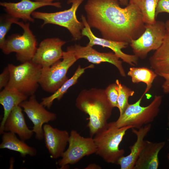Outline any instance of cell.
<instances>
[{
	"label": "cell",
	"instance_id": "1",
	"mask_svg": "<svg viewBox=\"0 0 169 169\" xmlns=\"http://www.w3.org/2000/svg\"><path fill=\"white\" fill-rule=\"evenodd\" d=\"M118 0H87L84 9L91 28L98 30L103 38L129 44L145 30L142 14L135 5L124 8Z\"/></svg>",
	"mask_w": 169,
	"mask_h": 169
},
{
	"label": "cell",
	"instance_id": "2",
	"mask_svg": "<svg viewBox=\"0 0 169 169\" xmlns=\"http://www.w3.org/2000/svg\"><path fill=\"white\" fill-rule=\"evenodd\" d=\"M75 105L89 115L87 126L92 137L107 125L113 108L105 89L97 88L82 90L76 98Z\"/></svg>",
	"mask_w": 169,
	"mask_h": 169
},
{
	"label": "cell",
	"instance_id": "3",
	"mask_svg": "<svg viewBox=\"0 0 169 169\" xmlns=\"http://www.w3.org/2000/svg\"><path fill=\"white\" fill-rule=\"evenodd\" d=\"M132 128L130 125L119 128L114 121L108 123L93 138L96 148L95 154L107 163L117 164L125 153L124 149L119 148L120 144L126 131Z\"/></svg>",
	"mask_w": 169,
	"mask_h": 169
},
{
	"label": "cell",
	"instance_id": "4",
	"mask_svg": "<svg viewBox=\"0 0 169 169\" xmlns=\"http://www.w3.org/2000/svg\"><path fill=\"white\" fill-rule=\"evenodd\" d=\"M8 66L10 77L6 86L14 88L28 97L34 95L39 85L42 67L32 60L18 65L8 64Z\"/></svg>",
	"mask_w": 169,
	"mask_h": 169
},
{
	"label": "cell",
	"instance_id": "5",
	"mask_svg": "<svg viewBox=\"0 0 169 169\" xmlns=\"http://www.w3.org/2000/svg\"><path fill=\"white\" fill-rule=\"evenodd\" d=\"M144 95L143 94L135 103L128 105L123 113L114 121L117 127L130 125L139 129L153 121L159 112L162 96L155 95L151 103L144 107L141 105V103Z\"/></svg>",
	"mask_w": 169,
	"mask_h": 169
},
{
	"label": "cell",
	"instance_id": "6",
	"mask_svg": "<svg viewBox=\"0 0 169 169\" xmlns=\"http://www.w3.org/2000/svg\"><path fill=\"white\" fill-rule=\"evenodd\" d=\"M84 0H68L67 3H71V7L64 11L53 13L34 11L32 14L34 19L42 20L43 27L48 24L58 25L67 29L74 40L80 39L83 36L81 31L84 27L82 22L77 19L76 12Z\"/></svg>",
	"mask_w": 169,
	"mask_h": 169
},
{
	"label": "cell",
	"instance_id": "7",
	"mask_svg": "<svg viewBox=\"0 0 169 169\" xmlns=\"http://www.w3.org/2000/svg\"><path fill=\"white\" fill-rule=\"evenodd\" d=\"M15 24L22 28L23 34L12 35L6 39L0 49L5 54L15 52L17 59L22 63L32 60L37 48L35 37L30 29L29 23L18 21Z\"/></svg>",
	"mask_w": 169,
	"mask_h": 169
},
{
	"label": "cell",
	"instance_id": "8",
	"mask_svg": "<svg viewBox=\"0 0 169 169\" xmlns=\"http://www.w3.org/2000/svg\"><path fill=\"white\" fill-rule=\"evenodd\" d=\"M62 60L49 67L42 68L39 84L46 92L54 93L68 79L69 69L77 60L69 46L63 51Z\"/></svg>",
	"mask_w": 169,
	"mask_h": 169
},
{
	"label": "cell",
	"instance_id": "9",
	"mask_svg": "<svg viewBox=\"0 0 169 169\" xmlns=\"http://www.w3.org/2000/svg\"><path fill=\"white\" fill-rule=\"evenodd\" d=\"M145 30L137 38L129 43L134 54L139 58L145 59L151 50H156L163 42L166 29L165 23L156 21L153 24H145Z\"/></svg>",
	"mask_w": 169,
	"mask_h": 169
},
{
	"label": "cell",
	"instance_id": "10",
	"mask_svg": "<svg viewBox=\"0 0 169 169\" xmlns=\"http://www.w3.org/2000/svg\"><path fill=\"white\" fill-rule=\"evenodd\" d=\"M69 146L58 161L61 168L68 164L76 163L84 157L95 153L96 148L93 138L84 137L74 130H71L68 142Z\"/></svg>",
	"mask_w": 169,
	"mask_h": 169
},
{
	"label": "cell",
	"instance_id": "11",
	"mask_svg": "<svg viewBox=\"0 0 169 169\" xmlns=\"http://www.w3.org/2000/svg\"><path fill=\"white\" fill-rule=\"evenodd\" d=\"M19 106L23 109L33 123V126L32 130L35 134V138L38 140L44 139L43 125L55 120L56 114L47 110L43 105L38 101L34 95L30 96L28 100L23 101Z\"/></svg>",
	"mask_w": 169,
	"mask_h": 169
},
{
	"label": "cell",
	"instance_id": "12",
	"mask_svg": "<svg viewBox=\"0 0 169 169\" xmlns=\"http://www.w3.org/2000/svg\"><path fill=\"white\" fill-rule=\"evenodd\" d=\"M81 18L84 25L81 31L82 34L83 36H85L88 38L89 42L88 44L92 47L95 45H99L103 47L109 48L120 59L130 65L134 66L138 64L139 58L136 56L125 53L121 50L127 47L129 44L128 43L115 41L97 37L91 31V28L87 21L86 17L82 14Z\"/></svg>",
	"mask_w": 169,
	"mask_h": 169
},
{
	"label": "cell",
	"instance_id": "13",
	"mask_svg": "<svg viewBox=\"0 0 169 169\" xmlns=\"http://www.w3.org/2000/svg\"><path fill=\"white\" fill-rule=\"evenodd\" d=\"M66 42L59 38L45 39L40 43L32 61L42 68L49 67L62 59V46Z\"/></svg>",
	"mask_w": 169,
	"mask_h": 169
},
{
	"label": "cell",
	"instance_id": "14",
	"mask_svg": "<svg viewBox=\"0 0 169 169\" xmlns=\"http://www.w3.org/2000/svg\"><path fill=\"white\" fill-rule=\"evenodd\" d=\"M69 47L73 51L77 60L84 59L94 64H97L102 62L110 63L117 68L122 77H126L122 62L114 52H100L88 44L84 46L75 44Z\"/></svg>",
	"mask_w": 169,
	"mask_h": 169
},
{
	"label": "cell",
	"instance_id": "15",
	"mask_svg": "<svg viewBox=\"0 0 169 169\" xmlns=\"http://www.w3.org/2000/svg\"><path fill=\"white\" fill-rule=\"evenodd\" d=\"M0 5L9 15L18 19H22L25 22H32L34 21L32 14L37 9L49 6L61 7V3L59 2L45 3L30 0H21L17 3L0 2Z\"/></svg>",
	"mask_w": 169,
	"mask_h": 169
},
{
	"label": "cell",
	"instance_id": "16",
	"mask_svg": "<svg viewBox=\"0 0 169 169\" xmlns=\"http://www.w3.org/2000/svg\"><path fill=\"white\" fill-rule=\"evenodd\" d=\"M43 130L45 146L51 157H61L68 144L70 134L66 130H59L49 124H45Z\"/></svg>",
	"mask_w": 169,
	"mask_h": 169
},
{
	"label": "cell",
	"instance_id": "17",
	"mask_svg": "<svg viewBox=\"0 0 169 169\" xmlns=\"http://www.w3.org/2000/svg\"><path fill=\"white\" fill-rule=\"evenodd\" d=\"M151 125L149 124L140 128H132V131L136 136V140L134 144L129 147L131 152L127 156H123L118 160L117 164L119 165L121 169H133L139 155L146 143L144 138L150 131Z\"/></svg>",
	"mask_w": 169,
	"mask_h": 169
},
{
	"label": "cell",
	"instance_id": "18",
	"mask_svg": "<svg viewBox=\"0 0 169 169\" xmlns=\"http://www.w3.org/2000/svg\"><path fill=\"white\" fill-rule=\"evenodd\" d=\"M3 131L17 134L20 139L24 141L31 138L34 133L27 126L22 109L19 105L14 108L9 114L5 122Z\"/></svg>",
	"mask_w": 169,
	"mask_h": 169
},
{
	"label": "cell",
	"instance_id": "19",
	"mask_svg": "<svg viewBox=\"0 0 169 169\" xmlns=\"http://www.w3.org/2000/svg\"><path fill=\"white\" fill-rule=\"evenodd\" d=\"M164 141L153 142L146 140L133 169H157L159 166L158 154L165 146Z\"/></svg>",
	"mask_w": 169,
	"mask_h": 169
},
{
	"label": "cell",
	"instance_id": "20",
	"mask_svg": "<svg viewBox=\"0 0 169 169\" xmlns=\"http://www.w3.org/2000/svg\"><path fill=\"white\" fill-rule=\"evenodd\" d=\"M28 96L14 88L7 86L0 92V103L4 110L3 116L0 126V134L3 133L5 122L10 113L16 107L27 99Z\"/></svg>",
	"mask_w": 169,
	"mask_h": 169
},
{
	"label": "cell",
	"instance_id": "21",
	"mask_svg": "<svg viewBox=\"0 0 169 169\" xmlns=\"http://www.w3.org/2000/svg\"><path fill=\"white\" fill-rule=\"evenodd\" d=\"M151 68L158 75L169 73V31H166L161 46L149 59Z\"/></svg>",
	"mask_w": 169,
	"mask_h": 169
},
{
	"label": "cell",
	"instance_id": "22",
	"mask_svg": "<svg viewBox=\"0 0 169 169\" xmlns=\"http://www.w3.org/2000/svg\"><path fill=\"white\" fill-rule=\"evenodd\" d=\"M2 136L0 149H7L19 153L21 156L25 157L27 155L31 156L37 154L36 149L29 146L24 141L18 139L16 134L11 132H4Z\"/></svg>",
	"mask_w": 169,
	"mask_h": 169
},
{
	"label": "cell",
	"instance_id": "23",
	"mask_svg": "<svg viewBox=\"0 0 169 169\" xmlns=\"http://www.w3.org/2000/svg\"><path fill=\"white\" fill-rule=\"evenodd\" d=\"M93 64H90L84 68H81L79 65L73 75L68 79L56 91L51 95L42 99L40 103L45 107L49 109L51 106L54 101L57 99L60 100L63 95L67 92L71 86L75 84L80 77L84 72L86 69L94 68Z\"/></svg>",
	"mask_w": 169,
	"mask_h": 169
},
{
	"label": "cell",
	"instance_id": "24",
	"mask_svg": "<svg viewBox=\"0 0 169 169\" xmlns=\"http://www.w3.org/2000/svg\"><path fill=\"white\" fill-rule=\"evenodd\" d=\"M127 75L131 77L133 83L143 82L146 84L143 93L145 95L150 89L153 81L158 75L154 71L147 68L134 66L130 68Z\"/></svg>",
	"mask_w": 169,
	"mask_h": 169
},
{
	"label": "cell",
	"instance_id": "25",
	"mask_svg": "<svg viewBox=\"0 0 169 169\" xmlns=\"http://www.w3.org/2000/svg\"><path fill=\"white\" fill-rule=\"evenodd\" d=\"M159 0H129V3L135 5L140 10L144 22L146 24L154 23L155 12Z\"/></svg>",
	"mask_w": 169,
	"mask_h": 169
},
{
	"label": "cell",
	"instance_id": "26",
	"mask_svg": "<svg viewBox=\"0 0 169 169\" xmlns=\"http://www.w3.org/2000/svg\"><path fill=\"white\" fill-rule=\"evenodd\" d=\"M117 85L118 95L117 99V108L121 115L129 104L128 99L133 95L135 91L125 85L123 84L117 79L115 82Z\"/></svg>",
	"mask_w": 169,
	"mask_h": 169
},
{
	"label": "cell",
	"instance_id": "27",
	"mask_svg": "<svg viewBox=\"0 0 169 169\" xmlns=\"http://www.w3.org/2000/svg\"><path fill=\"white\" fill-rule=\"evenodd\" d=\"M18 19L8 14L4 18H0V48L4 44L6 39L5 36L10 28L13 23H15Z\"/></svg>",
	"mask_w": 169,
	"mask_h": 169
},
{
	"label": "cell",
	"instance_id": "28",
	"mask_svg": "<svg viewBox=\"0 0 169 169\" xmlns=\"http://www.w3.org/2000/svg\"><path fill=\"white\" fill-rule=\"evenodd\" d=\"M106 95L110 103L113 108H117L118 95L117 85L115 83L109 84L105 89Z\"/></svg>",
	"mask_w": 169,
	"mask_h": 169
},
{
	"label": "cell",
	"instance_id": "29",
	"mask_svg": "<svg viewBox=\"0 0 169 169\" xmlns=\"http://www.w3.org/2000/svg\"><path fill=\"white\" fill-rule=\"evenodd\" d=\"M162 12L169 14V0H159L156 9V17L158 14Z\"/></svg>",
	"mask_w": 169,
	"mask_h": 169
},
{
	"label": "cell",
	"instance_id": "30",
	"mask_svg": "<svg viewBox=\"0 0 169 169\" xmlns=\"http://www.w3.org/2000/svg\"><path fill=\"white\" fill-rule=\"evenodd\" d=\"M10 77V74L8 66L5 67L0 74V90L5 88L8 84Z\"/></svg>",
	"mask_w": 169,
	"mask_h": 169
},
{
	"label": "cell",
	"instance_id": "31",
	"mask_svg": "<svg viewBox=\"0 0 169 169\" xmlns=\"http://www.w3.org/2000/svg\"><path fill=\"white\" fill-rule=\"evenodd\" d=\"M159 76L165 79L161 86L163 93L166 94H169V73H162Z\"/></svg>",
	"mask_w": 169,
	"mask_h": 169
},
{
	"label": "cell",
	"instance_id": "32",
	"mask_svg": "<svg viewBox=\"0 0 169 169\" xmlns=\"http://www.w3.org/2000/svg\"><path fill=\"white\" fill-rule=\"evenodd\" d=\"M85 169H101V167L95 164H91L88 165Z\"/></svg>",
	"mask_w": 169,
	"mask_h": 169
},
{
	"label": "cell",
	"instance_id": "33",
	"mask_svg": "<svg viewBox=\"0 0 169 169\" xmlns=\"http://www.w3.org/2000/svg\"><path fill=\"white\" fill-rule=\"evenodd\" d=\"M121 5L126 6L129 3V0H118Z\"/></svg>",
	"mask_w": 169,
	"mask_h": 169
},
{
	"label": "cell",
	"instance_id": "34",
	"mask_svg": "<svg viewBox=\"0 0 169 169\" xmlns=\"http://www.w3.org/2000/svg\"><path fill=\"white\" fill-rule=\"evenodd\" d=\"M60 0H34V1L45 3H52L53 1Z\"/></svg>",
	"mask_w": 169,
	"mask_h": 169
},
{
	"label": "cell",
	"instance_id": "35",
	"mask_svg": "<svg viewBox=\"0 0 169 169\" xmlns=\"http://www.w3.org/2000/svg\"><path fill=\"white\" fill-rule=\"evenodd\" d=\"M167 31H169V19L166 21L165 23Z\"/></svg>",
	"mask_w": 169,
	"mask_h": 169
},
{
	"label": "cell",
	"instance_id": "36",
	"mask_svg": "<svg viewBox=\"0 0 169 169\" xmlns=\"http://www.w3.org/2000/svg\"><path fill=\"white\" fill-rule=\"evenodd\" d=\"M168 125L169 126V114H168Z\"/></svg>",
	"mask_w": 169,
	"mask_h": 169
},
{
	"label": "cell",
	"instance_id": "37",
	"mask_svg": "<svg viewBox=\"0 0 169 169\" xmlns=\"http://www.w3.org/2000/svg\"><path fill=\"white\" fill-rule=\"evenodd\" d=\"M167 159L169 161V153H168L167 154Z\"/></svg>",
	"mask_w": 169,
	"mask_h": 169
}]
</instances>
